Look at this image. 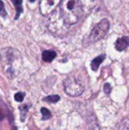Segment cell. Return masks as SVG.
Here are the masks:
<instances>
[{
    "label": "cell",
    "instance_id": "obj_1",
    "mask_svg": "<svg viewBox=\"0 0 129 130\" xmlns=\"http://www.w3.org/2000/svg\"><path fill=\"white\" fill-rule=\"evenodd\" d=\"M81 8L82 7L79 0H61L59 8L61 15L69 26L78 21Z\"/></svg>",
    "mask_w": 129,
    "mask_h": 130
},
{
    "label": "cell",
    "instance_id": "obj_2",
    "mask_svg": "<svg viewBox=\"0 0 129 130\" xmlns=\"http://www.w3.org/2000/svg\"><path fill=\"white\" fill-rule=\"evenodd\" d=\"M47 27L54 35L63 36L67 34L70 26L65 22L58 8L49 14Z\"/></svg>",
    "mask_w": 129,
    "mask_h": 130
},
{
    "label": "cell",
    "instance_id": "obj_3",
    "mask_svg": "<svg viewBox=\"0 0 129 130\" xmlns=\"http://www.w3.org/2000/svg\"><path fill=\"white\" fill-rule=\"evenodd\" d=\"M109 26L110 24L109 20L106 18L101 20L91 30L88 37V43H96L103 39L109 32Z\"/></svg>",
    "mask_w": 129,
    "mask_h": 130
},
{
    "label": "cell",
    "instance_id": "obj_4",
    "mask_svg": "<svg viewBox=\"0 0 129 130\" xmlns=\"http://www.w3.org/2000/svg\"><path fill=\"white\" fill-rule=\"evenodd\" d=\"M64 90L71 97L80 96L84 91V86L74 77H69L64 81Z\"/></svg>",
    "mask_w": 129,
    "mask_h": 130
},
{
    "label": "cell",
    "instance_id": "obj_5",
    "mask_svg": "<svg viewBox=\"0 0 129 130\" xmlns=\"http://www.w3.org/2000/svg\"><path fill=\"white\" fill-rule=\"evenodd\" d=\"M61 0H41L40 3V9L43 15L49 14L54 11Z\"/></svg>",
    "mask_w": 129,
    "mask_h": 130
},
{
    "label": "cell",
    "instance_id": "obj_6",
    "mask_svg": "<svg viewBox=\"0 0 129 130\" xmlns=\"http://www.w3.org/2000/svg\"><path fill=\"white\" fill-rule=\"evenodd\" d=\"M128 46V37H122L118 38L116 41V43H115L116 49L119 52L125 50V49H127V47Z\"/></svg>",
    "mask_w": 129,
    "mask_h": 130
},
{
    "label": "cell",
    "instance_id": "obj_7",
    "mask_svg": "<svg viewBox=\"0 0 129 130\" xmlns=\"http://www.w3.org/2000/svg\"><path fill=\"white\" fill-rule=\"evenodd\" d=\"M106 56V54H101V55L97 56L96 58H94L92 60L91 63H90V68H91V69L93 71H94V72L97 71V69H99L100 64L105 60Z\"/></svg>",
    "mask_w": 129,
    "mask_h": 130
},
{
    "label": "cell",
    "instance_id": "obj_8",
    "mask_svg": "<svg viewBox=\"0 0 129 130\" xmlns=\"http://www.w3.org/2000/svg\"><path fill=\"white\" fill-rule=\"evenodd\" d=\"M56 57V53L53 50H44L42 53V59L46 62H51Z\"/></svg>",
    "mask_w": 129,
    "mask_h": 130
},
{
    "label": "cell",
    "instance_id": "obj_9",
    "mask_svg": "<svg viewBox=\"0 0 129 130\" xmlns=\"http://www.w3.org/2000/svg\"><path fill=\"white\" fill-rule=\"evenodd\" d=\"M11 2L14 5L15 9H16V15H15V20L18 19L20 14L23 12V8H22V0H11Z\"/></svg>",
    "mask_w": 129,
    "mask_h": 130
},
{
    "label": "cell",
    "instance_id": "obj_10",
    "mask_svg": "<svg viewBox=\"0 0 129 130\" xmlns=\"http://www.w3.org/2000/svg\"><path fill=\"white\" fill-rule=\"evenodd\" d=\"M30 106H29L28 104H24V105H21L19 107V110L21 111V122H24L29 110Z\"/></svg>",
    "mask_w": 129,
    "mask_h": 130
},
{
    "label": "cell",
    "instance_id": "obj_11",
    "mask_svg": "<svg viewBox=\"0 0 129 130\" xmlns=\"http://www.w3.org/2000/svg\"><path fill=\"white\" fill-rule=\"evenodd\" d=\"M116 130H129V118L122 120L117 125Z\"/></svg>",
    "mask_w": 129,
    "mask_h": 130
},
{
    "label": "cell",
    "instance_id": "obj_12",
    "mask_svg": "<svg viewBox=\"0 0 129 130\" xmlns=\"http://www.w3.org/2000/svg\"><path fill=\"white\" fill-rule=\"evenodd\" d=\"M60 100V97L57 94H54V95H49L47 96L44 98H43V101L49 104H55L57 103Z\"/></svg>",
    "mask_w": 129,
    "mask_h": 130
},
{
    "label": "cell",
    "instance_id": "obj_13",
    "mask_svg": "<svg viewBox=\"0 0 129 130\" xmlns=\"http://www.w3.org/2000/svg\"><path fill=\"white\" fill-rule=\"evenodd\" d=\"M40 111H41V114L43 117V120H48L52 117V114L48 109L43 107V108H41Z\"/></svg>",
    "mask_w": 129,
    "mask_h": 130
},
{
    "label": "cell",
    "instance_id": "obj_14",
    "mask_svg": "<svg viewBox=\"0 0 129 130\" xmlns=\"http://www.w3.org/2000/svg\"><path fill=\"white\" fill-rule=\"evenodd\" d=\"M25 97V93L24 92H17L14 95V100L17 102H22Z\"/></svg>",
    "mask_w": 129,
    "mask_h": 130
},
{
    "label": "cell",
    "instance_id": "obj_15",
    "mask_svg": "<svg viewBox=\"0 0 129 130\" xmlns=\"http://www.w3.org/2000/svg\"><path fill=\"white\" fill-rule=\"evenodd\" d=\"M103 91H104V93L107 95H109L110 93H111V91H112V86L109 83H106L103 86Z\"/></svg>",
    "mask_w": 129,
    "mask_h": 130
},
{
    "label": "cell",
    "instance_id": "obj_16",
    "mask_svg": "<svg viewBox=\"0 0 129 130\" xmlns=\"http://www.w3.org/2000/svg\"><path fill=\"white\" fill-rule=\"evenodd\" d=\"M0 15L2 17H6L7 15V12L5 11V6H4V3L2 0H0Z\"/></svg>",
    "mask_w": 129,
    "mask_h": 130
},
{
    "label": "cell",
    "instance_id": "obj_17",
    "mask_svg": "<svg viewBox=\"0 0 129 130\" xmlns=\"http://www.w3.org/2000/svg\"><path fill=\"white\" fill-rule=\"evenodd\" d=\"M30 2H35V0H29Z\"/></svg>",
    "mask_w": 129,
    "mask_h": 130
},
{
    "label": "cell",
    "instance_id": "obj_18",
    "mask_svg": "<svg viewBox=\"0 0 129 130\" xmlns=\"http://www.w3.org/2000/svg\"><path fill=\"white\" fill-rule=\"evenodd\" d=\"M128 42H129V37H128Z\"/></svg>",
    "mask_w": 129,
    "mask_h": 130
}]
</instances>
